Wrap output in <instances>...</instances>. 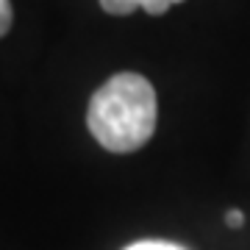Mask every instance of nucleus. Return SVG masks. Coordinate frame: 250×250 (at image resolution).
Listing matches in <instances>:
<instances>
[{"instance_id": "obj_2", "label": "nucleus", "mask_w": 250, "mask_h": 250, "mask_svg": "<svg viewBox=\"0 0 250 250\" xmlns=\"http://www.w3.org/2000/svg\"><path fill=\"white\" fill-rule=\"evenodd\" d=\"M175 3H184V0H100V6L106 14H114V17H125V14H131L136 9H145L147 14L153 17H161V14H167L170 6Z\"/></svg>"}, {"instance_id": "obj_1", "label": "nucleus", "mask_w": 250, "mask_h": 250, "mask_svg": "<svg viewBox=\"0 0 250 250\" xmlns=\"http://www.w3.org/2000/svg\"><path fill=\"white\" fill-rule=\"evenodd\" d=\"M156 89L139 72H117L89 100L86 125L111 153H134L156 131Z\"/></svg>"}, {"instance_id": "obj_4", "label": "nucleus", "mask_w": 250, "mask_h": 250, "mask_svg": "<svg viewBox=\"0 0 250 250\" xmlns=\"http://www.w3.org/2000/svg\"><path fill=\"white\" fill-rule=\"evenodd\" d=\"M11 20H14V11H11V3L9 0H0V36L9 34L11 28Z\"/></svg>"}, {"instance_id": "obj_3", "label": "nucleus", "mask_w": 250, "mask_h": 250, "mask_svg": "<svg viewBox=\"0 0 250 250\" xmlns=\"http://www.w3.org/2000/svg\"><path fill=\"white\" fill-rule=\"evenodd\" d=\"M125 250H187V248H181L175 242H164V239H142V242L128 245Z\"/></svg>"}, {"instance_id": "obj_5", "label": "nucleus", "mask_w": 250, "mask_h": 250, "mask_svg": "<svg viewBox=\"0 0 250 250\" xmlns=\"http://www.w3.org/2000/svg\"><path fill=\"white\" fill-rule=\"evenodd\" d=\"M225 223H228V228H242L245 225V214L239 208H231V211H225Z\"/></svg>"}]
</instances>
